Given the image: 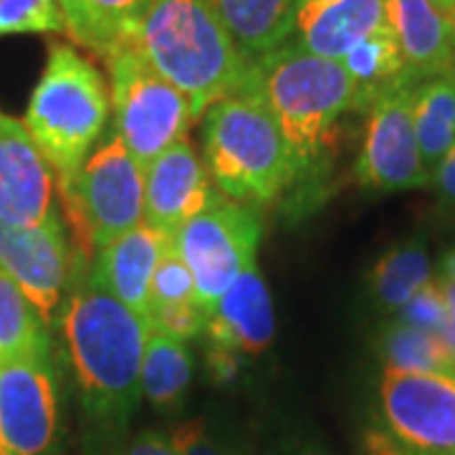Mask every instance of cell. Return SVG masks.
I'll list each match as a JSON object with an SVG mask.
<instances>
[{"instance_id":"83f0119b","label":"cell","mask_w":455,"mask_h":455,"mask_svg":"<svg viewBox=\"0 0 455 455\" xmlns=\"http://www.w3.org/2000/svg\"><path fill=\"white\" fill-rule=\"evenodd\" d=\"M64 31V16L56 0H0V38Z\"/></svg>"},{"instance_id":"52a82bcc","label":"cell","mask_w":455,"mask_h":455,"mask_svg":"<svg viewBox=\"0 0 455 455\" xmlns=\"http://www.w3.org/2000/svg\"><path fill=\"white\" fill-rule=\"evenodd\" d=\"M104 64L112 76L114 132L145 170L164 149L188 140L197 122L193 104L132 41L109 51Z\"/></svg>"},{"instance_id":"9a60e30c","label":"cell","mask_w":455,"mask_h":455,"mask_svg":"<svg viewBox=\"0 0 455 455\" xmlns=\"http://www.w3.org/2000/svg\"><path fill=\"white\" fill-rule=\"evenodd\" d=\"M387 26L385 0H296L291 44L341 61L362 38Z\"/></svg>"},{"instance_id":"603a6c76","label":"cell","mask_w":455,"mask_h":455,"mask_svg":"<svg viewBox=\"0 0 455 455\" xmlns=\"http://www.w3.org/2000/svg\"><path fill=\"white\" fill-rule=\"evenodd\" d=\"M46 322L16 281L0 271V359L49 357Z\"/></svg>"},{"instance_id":"277c9868","label":"cell","mask_w":455,"mask_h":455,"mask_svg":"<svg viewBox=\"0 0 455 455\" xmlns=\"http://www.w3.org/2000/svg\"><path fill=\"white\" fill-rule=\"evenodd\" d=\"M200 119L203 164L228 200L268 205L299 178L276 116L248 82L212 101Z\"/></svg>"},{"instance_id":"5bb4252c","label":"cell","mask_w":455,"mask_h":455,"mask_svg":"<svg viewBox=\"0 0 455 455\" xmlns=\"http://www.w3.org/2000/svg\"><path fill=\"white\" fill-rule=\"evenodd\" d=\"M215 197L208 170L188 140L164 149L145 167V223L170 238Z\"/></svg>"},{"instance_id":"ab89813d","label":"cell","mask_w":455,"mask_h":455,"mask_svg":"<svg viewBox=\"0 0 455 455\" xmlns=\"http://www.w3.org/2000/svg\"><path fill=\"white\" fill-rule=\"evenodd\" d=\"M445 18H448L451 28H453V31H455V5H453V8H451V11H448V13H445Z\"/></svg>"},{"instance_id":"4dcf8cb0","label":"cell","mask_w":455,"mask_h":455,"mask_svg":"<svg viewBox=\"0 0 455 455\" xmlns=\"http://www.w3.org/2000/svg\"><path fill=\"white\" fill-rule=\"evenodd\" d=\"M170 438L175 443L180 455H228L215 440L208 435L205 425L196 423H180L170 430Z\"/></svg>"},{"instance_id":"6da1fadb","label":"cell","mask_w":455,"mask_h":455,"mask_svg":"<svg viewBox=\"0 0 455 455\" xmlns=\"http://www.w3.org/2000/svg\"><path fill=\"white\" fill-rule=\"evenodd\" d=\"M61 329L86 410L99 423L122 427L142 397L152 324L86 276L61 309Z\"/></svg>"},{"instance_id":"e0dca14e","label":"cell","mask_w":455,"mask_h":455,"mask_svg":"<svg viewBox=\"0 0 455 455\" xmlns=\"http://www.w3.org/2000/svg\"><path fill=\"white\" fill-rule=\"evenodd\" d=\"M208 344L233 355H260L276 334L274 307L260 276L259 263L248 266L241 278L223 293L205 322Z\"/></svg>"},{"instance_id":"d6a6232c","label":"cell","mask_w":455,"mask_h":455,"mask_svg":"<svg viewBox=\"0 0 455 455\" xmlns=\"http://www.w3.org/2000/svg\"><path fill=\"white\" fill-rule=\"evenodd\" d=\"M127 455H180L170 435L160 430H145L132 440Z\"/></svg>"},{"instance_id":"8992f818","label":"cell","mask_w":455,"mask_h":455,"mask_svg":"<svg viewBox=\"0 0 455 455\" xmlns=\"http://www.w3.org/2000/svg\"><path fill=\"white\" fill-rule=\"evenodd\" d=\"M59 196L84 259L145 223V170L116 132L97 142Z\"/></svg>"},{"instance_id":"74e56055","label":"cell","mask_w":455,"mask_h":455,"mask_svg":"<svg viewBox=\"0 0 455 455\" xmlns=\"http://www.w3.org/2000/svg\"><path fill=\"white\" fill-rule=\"evenodd\" d=\"M443 289V296H445V307H448V316L455 324V281H448V283H440Z\"/></svg>"},{"instance_id":"f1b7e54d","label":"cell","mask_w":455,"mask_h":455,"mask_svg":"<svg viewBox=\"0 0 455 455\" xmlns=\"http://www.w3.org/2000/svg\"><path fill=\"white\" fill-rule=\"evenodd\" d=\"M400 322L425 329V331H433V334H440L445 329V324L451 322V316H448L443 289H440V283L435 278L427 281L423 289L400 309Z\"/></svg>"},{"instance_id":"60d3db41","label":"cell","mask_w":455,"mask_h":455,"mask_svg":"<svg viewBox=\"0 0 455 455\" xmlns=\"http://www.w3.org/2000/svg\"><path fill=\"white\" fill-rule=\"evenodd\" d=\"M451 76L455 79V59H453V66H451Z\"/></svg>"},{"instance_id":"cb8c5ba5","label":"cell","mask_w":455,"mask_h":455,"mask_svg":"<svg viewBox=\"0 0 455 455\" xmlns=\"http://www.w3.org/2000/svg\"><path fill=\"white\" fill-rule=\"evenodd\" d=\"M433 281L427 251L420 243H405L390 248L374 263L372 293L377 304L387 311H400L415 293Z\"/></svg>"},{"instance_id":"5b68a950","label":"cell","mask_w":455,"mask_h":455,"mask_svg":"<svg viewBox=\"0 0 455 455\" xmlns=\"http://www.w3.org/2000/svg\"><path fill=\"white\" fill-rule=\"evenodd\" d=\"M112 94L104 74L71 44H53L33 89L23 124L53 170L56 190L79 175L107 130Z\"/></svg>"},{"instance_id":"3957f363","label":"cell","mask_w":455,"mask_h":455,"mask_svg":"<svg viewBox=\"0 0 455 455\" xmlns=\"http://www.w3.org/2000/svg\"><path fill=\"white\" fill-rule=\"evenodd\" d=\"M132 44L190 99L200 119L212 101L241 89L248 61L208 0H152Z\"/></svg>"},{"instance_id":"44dd1931","label":"cell","mask_w":455,"mask_h":455,"mask_svg":"<svg viewBox=\"0 0 455 455\" xmlns=\"http://www.w3.org/2000/svg\"><path fill=\"white\" fill-rule=\"evenodd\" d=\"M341 64L357 86L359 109H370L374 99L395 84L410 82L403 51L390 26H382L379 31L362 38L357 46L341 59Z\"/></svg>"},{"instance_id":"8d00e7d4","label":"cell","mask_w":455,"mask_h":455,"mask_svg":"<svg viewBox=\"0 0 455 455\" xmlns=\"http://www.w3.org/2000/svg\"><path fill=\"white\" fill-rule=\"evenodd\" d=\"M448 281H455V248L443 253L438 266V283H448Z\"/></svg>"},{"instance_id":"4fadbf2b","label":"cell","mask_w":455,"mask_h":455,"mask_svg":"<svg viewBox=\"0 0 455 455\" xmlns=\"http://www.w3.org/2000/svg\"><path fill=\"white\" fill-rule=\"evenodd\" d=\"M56 178L23 122L0 112V220L41 226L56 218Z\"/></svg>"},{"instance_id":"836d02e7","label":"cell","mask_w":455,"mask_h":455,"mask_svg":"<svg viewBox=\"0 0 455 455\" xmlns=\"http://www.w3.org/2000/svg\"><path fill=\"white\" fill-rule=\"evenodd\" d=\"M430 180H435V188H438L440 197L445 203H453L455 205V142L445 152V157L435 164V170L430 172Z\"/></svg>"},{"instance_id":"7402d4cb","label":"cell","mask_w":455,"mask_h":455,"mask_svg":"<svg viewBox=\"0 0 455 455\" xmlns=\"http://www.w3.org/2000/svg\"><path fill=\"white\" fill-rule=\"evenodd\" d=\"M190 374L193 362L185 341L152 326L142 359V395L157 410H172L188 390Z\"/></svg>"},{"instance_id":"2e32d148","label":"cell","mask_w":455,"mask_h":455,"mask_svg":"<svg viewBox=\"0 0 455 455\" xmlns=\"http://www.w3.org/2000/svg\"><path fill=\"white\" fill-rule=\"evenodd\" d=\"M175 238L152 226L132 228L94 253L92 281L149 322V286L164 248Z\"/></svg>"},{"instance_id":"f35d334b","label":"cell","mask_w":455,"mask_h":455,"mask_svg":"<svg viewBox=\"0 0 455 455\" xmlns=\"http://www.w3.org/2000/svg\"><path fill=\"white\" fill-rule=\"evenodd\" d=\"M433 3L438 5V11L443 13V16H445V13H448V11L455 5V0H433Z\"/></svg>"},{"instance_id":"7a4b0ae2","label":"cell","mask_w":455,"mask_h":455,"mask_svg":"<svg viewBox=\"0 0 455 455\" xmlns=\"http://www.w3.org/2000/svg\"><path fill=\"white\" fill-rule=\"evenodd\" d=\"M245 82L276 116L299 175L314 170L341 116L359 112L357 86L344 64L291 41L248 64Z\"/></svg>"},{"instance_id":"ffe728a7","label":"cell","mask_w":455,"mask_h":455,"mask_svg":"<svg viewBox=\"0 0 455 455\" xmlns=\"http://www.w3.org/2000/svg\"><path fill=\"white\" fill-rule=\"evenodd\" d=\"M415 137L427 172L455 142V79L451 74L420 82L412 92Z\"/></svg>"},{"instance_id":"30bf717a","label":"cell","mask_w":455,"mask_h":455,"mask_svg":"<svg viewBox=\"0 0 455 455\" xmlns=\"http://www.w3.org/2000/svg\"><path fill=\"white\" fill-rule=\"evenodd\" d=\"M382 420L397 445L415 455H455V374L385 370Z\"/></svg>"},{"instance_id":"7c38bea8","label":"cell","mask_w":455,"mask_h":455,"mask_svg":"<svg viewBox=\"0 0 455 455\" xmlns=\"http://www.w3.org/2000/svg\"><path fill=\"white\" fill-rule=\"evenodd\" d=\"M0 271L16 281L46 324L59 319L71 278V251L59 215L41 226L0 220Z\"/></svg>"},{"instance_id":"e575fe53","label":"cell","mask_w":455,"mask_h":455,"mask_svg":"<svg viewBox=\"0 0 455 455\" xmlns=\"http://www.w3.org/2000/svg\"><path fill=\"white\" fill-rule=\"evenodd\" d=\"M208 367H211L212 377L218 382H228L238 374L241 355H233V352L218 349V347H208Z\"/></svg>"},{"instance_id":"9c48e42d","label":"cell","mask_w":455,"mask_h":455,"mask_svg":"<svg viewBox=\"0 0 455 455\" xmlns=\"http://www.w3.org/2000/svg\"><path fill=\"white\" fill-rule=\"evenodd\" d=\"M415 86L412 82L395 84L367 109L364 142L355 167L357 182L367 190L400 193L430 185L412 122Z\"/></svg>"},{"instance_id":"d6986e66","label":"cell","mask_w":455,"mask_h":455,"mask_svg":"<svg viewBox=\"0 0 455 455\" xmlns=\"http://www.w3.org/2000/svg\"><path fill=\"white\" fill-rule=\"evenodd\" d=\"M248 64L283 46L293 31L296 0H208Z\"/></svg>"},{"instance_id":"ac0fdd59","label":"cell","mask_w":455,"mask_h":455,"mask_svg":"<svg viewBox=\"0 0 455 455\" xmlns=\"http://www.w3.org/2000/svg\"><path fill=\"white\" fill-rule=\"evenodd\" d=\"M385 16L400 44L410 82L451 74L455 31L433 0H385Z\"/></svg>"},{"instance_id":"4316f807","label":"cell","mask_w":455,"mask_h":455,"mask_svg":"<svg viewBox=\"0 0 455 455\" xmlns=\"http://www.w3.org/2000/svg\"><path fill=\"white\" fill-rule=\"evenodd\" d=\"M196 301L197 293L193 274L180 256L178 243L172 241L164 248L155 278H152V286H149V314L155 309H164V307L196 304Z\"/></svg>"},{"instance_id":"d590c367","label":"cell","mask_w":455,"mask_h":455,"mask_svg":"<svg viewBox=\"0 0 455 455\" xmlns=\"http://www.w3.org/2000/svg\"><path fill=\"white\" fill-rule=\"evenodd\" d=\"M367 455H415L405 451L403 445H397L395 440L382 433V430H374L367 435Z\"/></svg>"},{"instance_id":"f546056e","label":"cell","mask_w":455,"mask_h":455,"mask_svg":"<svg viewBox=\"0 0 455 455\" xmlns=\"http://www.w3.org/2000/svg\"><path fill=\"white\" fill-rule=\"evenodd\" d=\"M208 314L203 311L200 304H180V307H164L149 314V324L163 329L167 334L178 339H193L200 331H205Z\"/></svg>"},{"instance_id":"8fae6325","label":"cell","mask_w":455,"mask_h":455,"mask_svg":"<svg viewBox=\"0 0 455 455\" xmlns=\"http://www.w3.org/2000/svg\"><path fill=\"white\" fill-rule=\"evenodd\" d=\"M56 453L59 392L51 359H0V455Z\"/></svg>"},{"instance_id":"484cf974","label":"cell","mask_w":455,"mask_h":455,"mask_svg":"<svg viewBox=\"0 0 455 455\" xmlns=\"http://www.w3.org/2000/svg\"><path fill=\"white\" fill-rule=\"evenodd\" d=\"M152 0H86L92 20V46L99 59L122 44H130Z\"/></svg>"},{"instance_id":"d4e9b609","label":"cell","mask_w":455,"mask_h":455,"mask_svg":"<svg viewBox=\"0 0 455 455\" xmlns=\"http://www.w3.org/2000/svg\"><path fill=\"white\" fill-rule=\"evenodd\" d=\"M387 370L400 372H443L455 374V352L440 334L418 326L395 322L379 339Z\"/></svg>"},{"instance_id":"1f68e13d","label":"cell","mask_w":455,"mask_h":455,"mask_svg":"<svg viewBox=\"0 0 455 455\" xmlns=\"http://www.w3.org/2000/svg\"><path fill=\"white\" fill-rule=\"evenodd\" d=\"M64 16L66 33L82 44L84 49L92 46V20H89V5L86 0H56Z\"/></svg>"},{"instance_id":"ba28073f","label":"cell","mask_w":455,"mask_h":455,"mask_svg":"<svg viewBox=\"0 0 455 455\" xmlns=\"http://www.w3.org/2000/svg\"><path fill=\"white\" fill-rule=\"evenodd\" d=\"M175 243L196 281L197 304L205 314L256 263L260 218L251 205L215 197L205 211L180 228Z\"/></svg>"}]
</instances>
